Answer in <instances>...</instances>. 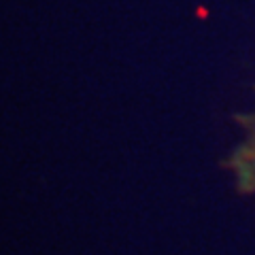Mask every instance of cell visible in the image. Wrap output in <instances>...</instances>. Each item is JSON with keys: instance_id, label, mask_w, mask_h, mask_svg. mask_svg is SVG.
<instances>
[{"instance_id": "cell-1", "label": "cell", "mask_w": 255, "mask_h": 255, "mask_svg": "<svg viewBox=\"0 0 255 255\" xmlns=\"http://www.w3.org/2000/svg\"><path fill=\"white\" fill-rule=\"evenodd\" d=\"M247 128V138L234 151L230 166L236 174V185L245 194H255V113L238 117Z\"/></svg>"}]
</instances>
